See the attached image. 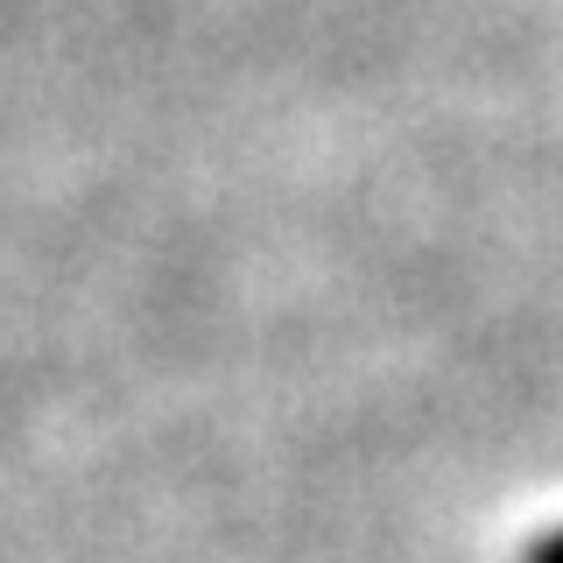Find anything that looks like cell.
<instances>
[{
  "mask_svg": "<svg viewBox=\"0 0 563 563\" xmlns=\"http://www.w3.org/2000/svg\"><path fill=\"white\" fill-rule=\"evenodd\" d=\"M521 563H563V528H550V536H536Z\"/></svg>",
  "mask_w": 563,
  "mask_h": 563,
  "instance_id": "obj_1",
  "label": "cell"
}]
</instances>
